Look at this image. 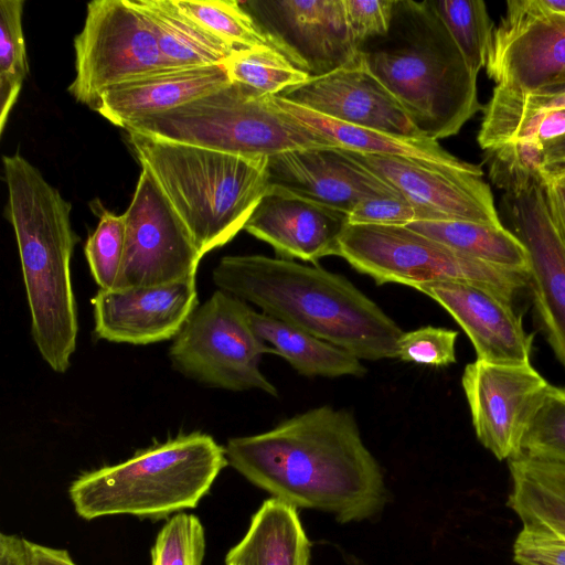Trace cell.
<instances>
[{
  "mask_svg": "<svg viewBox=\"0 0 565 565\" xmlns=\"http://www.w3.org/2000/svg\"><path fill=\"white\" fill-rule=\"evenodd\" d=\"M501 205L527 252L536 324L565 369V244L551 216L544 184L504 193Z\"/></svg>",
  "mask_w": 565,
  "mask_h": 565,
  "instance_id": "9a60e30c",
  "label": "cell"
},
{
  "mask_svg": "<svg viewBox=\"0 0 565 565\" xmlns=\"http://www.w3.org/2000/svg\"><path fill=\"white\" fill-rule=\"evenodd\" d=\"M310 544L296 508L276 498L263 502L225 565H309Z\"/></svg>",
  "mask_w": 565,
  "mask_h": 565,
  "instance_id": "d4e9b609",
  "label": "cell"
},
{
  "mask_svg": "<svg viewBox=\"0 0 565 565\" xmlns=\"http://www.w3.org/2000/svg\"><path fill=\"white\" fill-rule=\"evenodd\" d=\"M407 227L484 263L529 270V256L524 245L503 225L441 220L414 222Z\"/></svg>",
  "mask_w": 565,
  "mask_h": 565,
  "instance_id": "83f0119b",
  "label": "cell"
},
{
  "mask_svg": "<svg viewBox=\"0 0 565 565\" xmlns=\"http://www.w3.org/2000/svg\"><path fill=\"white\" fill-rule=\"evenodd\" d=\"M513 559L520 565H565V542L522 529L513 544Z\"/></svg>",
  "mask_w": 565,
  "mask_h": 565,
  "instance_id": "60d3db41",
  "label": "cell"
},
{
  "mask_svg": "<svg viewBox=\"0 0 565 565\" xmlns=\"http://www.w3.org/2000/svg\"><path fill=\"white\" fill-rule=\"evenodd\" d=\"M0 565H28L25 539L15 534L1 533Z\"/></svg>",
  "mask_w": 565,
  "mask_h": 565,
  "instance_id": "ee69618b",
  "label": "cell"
},
{
  "mask_svg": "<svg viewBox=\"0 0 565 565\" xmlns=\"http://www.w3.org/2000/svg\"><path fill=\"white\" fill-rule=\"evenodd\" d=\"M142 169L153 178L202 256L232 241L268 190V158L127 132Z\"/></svg>",
  "mask_w": 565,
  "mask_h": 565,
  "instance_id": "5b68a950",
  "label": "cell"
},
{
  "mask_svg": "<svg viewBox=\"0 0 565 565\" xmlns=\"http://www.w3.org/2000/svg\"><path fill=\"white\" fill-rule=\"evenodd\" d=\"M253 328L273 350L305 376H363L367 370L352 353L264 312L249 311Z\"/></svg>",
  "mask_w": 565,
  "mask_h": 565,
  "instance_id": "4316f807",
  "label": "cell"
},
{
  "mask_svg": "<svg viewBox=\"0 0 565 565\" xmlns=\"http://www.w3.org/2000/svg\"><path fill=\"white\" fill-rule=\"evenodd\" d=\"M439 303L470 339L477 360L531 363L533 333L526 332L514 307L472 285L424 282L413 287Z\"/></svg>",
  "mask_w": 565,
  "mask_h": 565,
  "instance_id": "44dd1931",
  "label": "cell"
},
{
  "mask_svg": "<svg viewBox=\"0 0 565 565\" xmlns=\"http://www.w3.org/2000/svg\"><path fill=\"white\" fill-rule=\"evenodd\" d=\"M457 338V331L433 326L403 332L396 358L435 367L448 366L456 362Z\"/></svg>",
  "mask_w": 565,
  "mask_h": 565,
  "instance_id": "8d00e7d4",
  "label": "cell"
},
{
  "mask_svg": "<svg viewBox=\"0 0 565 565\" xmlns=\"http://www.w3.org/2000/svg\"><path fill=\"white\" fill-rule=\"evenodd\" d=\"M268 184L349 215L362 201L403 196L347 150L335 147L294 150L268 158ZM404 198V196H403Z\"/></svg>",
  "mask_w": 565,
  "mask_h": 565,
  "instance_id": "ac0fdd59",
  "label": "cell"
},
{
  "mask_svg": "<svg viewBox=\"0 0 565 565\" xmlns=\"http://www.w3.org/2000/svg\"><path fill=\"white\" fill-rule=\"evenodd\" d=\"M558 167H562V168H564V169H565V163H564V164H562V166H558Z\"/></svg>",
  "mask_w": 565,
  "mask_h": 565,
  "instance_id": "7dc6e473",
  "label": "cell"
},
{
  "mask_svg": "<svg viewBox=\"0 0 565 565\" xmlns=\"http://www.w3.org/2000/svg\"><path fill=\"white\" fill-rule=\"evenodd\" d=\"M278 96L350 125L402 136H422L397 99L360 56Z\"/></svg>",
  "mask_w": 565,
  "mask_h": 565,
  "instance_id": "d6986e66",
  "label": "cell"
},
{
  "mask_svg": "<svg viewBox=\"0 0 565 565\" xmlns=\"http://www.w3.org/2000/svg\"><path fill=\"white\" fill-rule=\"evenodd\" d=\"M508 466L507 505L520 518L522 529L565 542V465L519 454Z\"/></svg>",
  "mask_w": 565,
  "mask_h": 565,
  "instance_id": "cb8c5ba5",
  "label": "cell"
},
{
  "mask_svg": "<svg viewBox=\"0 0 565 565\" xmlns=\"http://www.w3.org/2000/svg\"><path fill=\"white\" fill-rule=\"evenodd\" d=\"M28 565H77L67 550L42 545L25 539Z\"/></svg>",
  "mask_w": 565,
  "mask_h": 565,
  "instance_id": "7bdbcfd3",
  "label": "cell"
},
{
  "mask_svg": "<svg viewBox=\"0 0 565 565\" xmlns=\"http://www.w3.org/2000/svg\"><path fill=\"white\" fill-rule=\"evenodd\" d=\"M377 285L411 288L456 281L481 288L519 310L530 300L529 270L501 267L461 254L407 226L348 224L338 255Z\"/></svg>",
  "mask_w": 565,
  "mask_h": 565,
  "instance_id": "ba28073f",
  "label": "cell"
},
{
  "mask_svg": "<svg viewBox=\"0 0 565 565\" xmlns=\"http://www.w3.org/2000/svg\"><path fill=\"white\" fill-rule=\"evenodd\" d=\"M23 0L0 1V134L28 75Z\"/></svg>",
  "mask_w": 565,
  "mask_h": 565,
  "instance_id": "1f68e13d",
  "label": "cell"
},
{
  "mask_svg": "<svg viewBox=\"0 0 565 565\" xmlns=\"http://www.w3.org/2000/svg\"><path fill=\"white\" fill-rule=\"evenodd\" d=\"M152 29L169 67L223 64L231 46L181 12L173 0H129Z\"/></svg>",
  "mask_w": 565,
  "mask_h": 565,
  "instance_id": "484cf974",
  "label": "cell"
},
{
  "mask_svg": "<svg viewBox=\"0 0 565 565\" xmlns=\"http://www.w3.org/2000/svg\"><path fill=\"white\" fill-rule=\"evenodd\" d=\"M124 129L249 157L270 158L287 151L334 147L279 108L274 96L233 81L178 108L132 121Z\"/></svg>",
  "mask_w": 565,
  "mask_h": 565,
  "instance_id": "52a82bcc",
  "label": "cell"
},
{
  "mask_svg": "<svg viewBox=\"0 0 565 565\" xmlns=\"http://www.w3.org/2000/svg\"><path fill=\"white\" fill-rule=\"evenodd\" d=\"M486 71L495 86L531 92L565 83V14L540 0H510L494 28Z\"/></svg>",
  "mask_w": 565,
  "mask_h": 565,
  "instance_id": "4fadbf2b",
  "label": "cell"
},
{
  "mask_svg": "<svg viewBox=\"0 0 565 565\" xmlns=\"http://www.w3.org/2000/svg\"><path fill=\"white\" fill-rule=\"evenodd\" d=\"M227 465L225 447L212 436L181 434L79 475L68 495L87 521L111 515L161 520L196 508Z\"/></svg>",
  "mask_w": 565,
  "mask_h": 565,
  "instance_id": "8992f818",
  "label": "cell"
},
{
  "mask_svg": "<svg viewBox=\"0 0 565 565\" xmlns=\"http://www.w3.org/2000/svg\"><path fill=\"white\" fill-rule=\"evenodd\" d=\"M241 3L269 45L310 77L331 73L359 56L347 23L343 0H249Z\"/></svg>",
  "mask_w": 565,
  "mask_h": 565,
  "instance_id": "7c38bea8",
  "label": "cell"
},
{
  "mask_svg": "<svg viewBox=\"0 0 565 565\" xmlns=\"http://www.w3.org/2000/svg\"><path fill=\"white\" fill-rule=\"evenodd\" d=\"M225 454L273 498L331 513L341 523L371 519L386 503L381 467L345 409L311 408L265 433L228 439Z\"/></svg>",
  "mask_w": 565,
  "mask_h": 565,
  "instance_id": "6da1fadb",
  "label": "cell"
},
{
  "mask_svg": "<svg viewBox=\"0 0 565 565\" xmlns=\"http://www.w3.org/2000/svg\"><path fill=\"white\" fill-rule=\"evenodd\" d=\"M347 23L356 47L387 33L395 0H343Z\"/></svg>",
  "mask_w": 565,
  "mask_h": 565,
  "instance_id": "ab89813d",
  "label": "cell"
},
{
  "mask_svg": "<svg viewBox=\"0 0 565 565\" xmlns=\"http://www.w3.org/2000/svg\"><path fill=\"white\" fill-rule=\"evenodd\" d=\"M544 193L551 216L565 244V169L551 168L544 183Z\"/></svg>",
  "mask_w": 565,
  "mask_h": 565,
  "instance_id": "b9f144b4",
  "label": "cell"
},
{
  "mask_svg": "<svg viewBox=\"0 0 565 565\" xmlns=\"http://www.w3.org/2000/svg\"><path fill=\"white\" fill-rule=\"evenodd\" d=\"M540 2L551 12L565 14V0H540Z\"/></svg>",
  "mask_w": 565,
  "mask_h": 565,
  "instance_id": "bcb514c9",
  "label": "cell"
},
{
  "mask_svg": "<svg viewBox=\"0 0 565 565\" xmlns=\"http://www.w3.org/2000/svg\"><path fill=\"white\" fill-rule=\"evenodd\" d=\"M358 53L422 136L457 135L483 108L477 77L430 0H395L386 34Z\"/></svg>",
  "mask_w": 565,
  "mask_h": 565,
  "instance_id": "3957f363",
  "label": "cell"
},
{
  "mask_svg": "<svg viewBox=\"0 0 565 565\" xmlns=\"http://www.w3.org/2000/svg\"><path fill=\"white\" fill-rule=\"evenodd\" d=\"M348 214L279 188L268 186L244 230L285 259L317 264L337 256Z\"/></svg>",
  "mask_w": 565,
  "mask_h": 565,
  "instance_id": "ffe728a7",
  "label": "cell"
},
{
  "mask_svg": "<svg viewBox=\"0 0 565 565\" xmlns=\"http://www.w3.org/2000/svg\"><path fill=\"white\" fill-rule=\"evenodd\" d=\"M122 215L124 255L111 290L161 286L195 277L203 256L161 189L142 168Z\"/></svg>",
  "mask_w": 565,
  "mask_h": 565,
  "instance_id": "8fae6325",
  "label": "cell"
},
{
  "mask_svg": "<svg viewBox=\"0 0 565 565\" xmlns=\"http://www.w3.org/2000/svg\"><path fill=\"white\" fill-rule=\"evenodd\" d=\"M347 151L407 201L425 210L430 221L503 225L491 189L482 179V170L468 171L406 158Z\"/></svg>",
  "mask_w": 565,
  "mask_h": 565,
  "instance_id": "2e32d148",
  "label": "cell"
},
{
  "mask_svg": "<svg viewBox=\"0 0 565 565\" xmlns=\"http://www.w3.org/2000/svg\"><path fill=\"white\" fill-rule=\"evenodd\" d=\"M565 109V83L552 84L531 92L493 87L483 114L516 115Z\"/></svg>",
  "mask_w": 565,
  "mask_h": 565,
  "instance_id": "74e56055",
  "label": "cell"
},
{
  "mask_svg": "<svg viewBox=\"0 0 565 565\" xmlns=\"http://www.w3.org/2000/svg\"><path fill=\"white\" fill-rule=\"evenodd\" d=\"M548 169L565 163V138L545 148Z\"/></svg>",
  "mask_w": 565,
  "mask_h": 565,
  "instance_id": "f6af8a7d",
  "label": "cell"
},
{
  "mask_svg": "<svg viewBox=\"0 0 565 565\" xmlns=\"http://www.w3.org/2000/svg\"><path fill=\"white\" fill-rule=\"evenodd\" d=\"M224 66L231 81L270 96H278L310 78L270 45L235 50Z\"/></svg>",
  "mask_w": 565,
  "mask_h": 565,
  "instance_id": "f1b7e54d",
  "label": "cell"
},
{
  "mask_svg": "<svg viewBox=\"0 0 565 565\" xmlns=\"http://www.w3.org/2000/svg\"><path fill=\"white\" fill-rule=\"evenodd\" d=\"M95 334L129 344L175 338L199 306L195 277L161 286L99 289L92 299Z\"/></svg>",
  "mask_w": 565,
  "mask_h": 565,
  "instance_id": "e0dca14e",
  "label": "cell"
},
{
  "mask_svg": "<svg viewBox=\"0 0 565 565\" xmlns=\"http://www.w3.org/2000/svg\"><path fill=\"white\" fill-rule=\"evenodd\" d=\"M489 178L504 193L544 184L550 172L545 148L533 140H515L488 150Z\"/></svg>",
  "mask_w": 565,
  "mask_h": 565,
  "instance_id": "d6a6232c",
  "label": "cell"
},
{
  "mask_svg": "<svg viewBox=\"0 0 565 565\" xmlns=\"http://www.w3.org/2000/svg\"><path fill=\"white\" fill-rule=\"evenodd\" d=\"M220 290L360 360L396 358L398 324L344 276L264 255H228L212 273Z\"/></svg>",
  "mask_w": 565,
  "mask_h": 565,
  "instance_id": "7a4b0ae2",
  "label": "cell"
},
{
  "mask_svg": "<svg viewBox=\"0 0 565 565\" xmlns=\"http://www.w3.org/2000/svg\"><path fill=\"white\" fill-rule=\"evenodd\" d=\"M11 223L21 260L34 343L57 373L71 366L78 321L71 259L78 241L72 204L19 153L3 156Z\"/></svg>",
  "mask_w": 565,
  "mask_h": 565,
  "instance_id": "277c9868",
  "label": "cell"
},
{
  "mask_svg": "<svg viewBox=\"0 0 565 565\" xmlns=\"http://www.w3.org/2000/svg\"><path fill=\"white\" fill-rule=\"evenodd\" d=\"M461 385L479 443L499 460L518 456L550 383L531 363L476 360L466 365Z\"/></svg>",
  "mask_w": 565,
  "mask_h": 565,
  "instance_id": "5bb4252c",
  "label": "cell"
},
{
  "mask_svg": "<svg viewBox=\"0 0 565 565\" xmlns=\"http://www.w3.org/2000/svg\"><path fill=\"white\" fill-rule=\"evenodd\" d=\"M250 309L228 292L214 291L174 338L169 351L173 367L207 386L278 396L259 369L263 354L273 350L253 328Z\"/></svg>",
  "mask_w": 565,
  "mask_h": 565,
  "instance_id": "9c48e42d",
  "label": "cell"
},
{
  "mask_svg": "<svg viewBox=\"0 0 565 565\" xmlns=\"http://www.w3.org/2000/svg\"><path fill=\"white\" fill-rule=\"evenodd\" d=\"M274 99L285 113L318 132L337 148L366 154L419 160L468 171L482 170L480 166L455 157L437 140L428 137L402 136L359 127L329 118L280 96H274Z\"/></svg>",
  "mask_w": 565,
  "mask_h": 565,
  "instance_id": "603a6c76",
  "label": "cell"
},
{
  "mask_svg": "<svg viewBox=\"0 0 565 565\" xmlns=\"http://www.w3.org/2000/svg\"><path fill=\"white\" fill-rule=\"evenodd\" d=\"M470 71L478 75L486 67L492 42L493 22L484 1L430 0Z\"/></svg>",
  "mask_w": 565,
  "mask_h": 565,
  "instance_id": "f546056e",
  "label": "cell"
},
{
  "mask_svg": "<svg viewBox=\"0 0 565 565\" xmlns=\"http://www.w3.org/2000/svg\"><path fill=\"white\" fill-rule=\"evenodd\" d=\"M228 82L224 63L160 68L109 88L95 109L113 125L125 128L195 100Z\"/></svg>",
  "mask_w": 565,
  "mask_h": 565,
  "instance_id": "7402d4cb",
  "label": "cell"
},
{
  "mask_svg": "<svg viewBox=\"0 0 565 565\" xmlns=\"http://www.w3.org/2000/svg\"><path fill=\"white\" fill-rule=\"evenodd\" d=\"M177 8L233 50L269 45L252 15L235 0H173Z\"/></svg>",
  "mask_w": 565,
  "mask_h": 565,
  "instance_id": "4dcf8cb0",
  "label": "cell"
},
{
  "mask_svg": "<svg viewBox=\"0 0 565 565\" xmlns=\"http://www.w3.org/2000/svg\"><path fill=\"white\" fill-rule=\"evenodd\" d=\"M125 246V218L110 211H103L95 231L88 236L84 253L94 280L99 289L115 286Z\"/></svg>",
  "mask_w": 565,
  "mask_h": 565,
  "instance_id": "d590c367",
  "label": "cell"
},
{
  "mask_svg": "<svg viewBox=\"0 0 565 565\" xmlns=\"http://www.w3.org/2000/svg\"><path fill=\"white\" fill-rule=\"evenodd\" d=\"M205 531L200 519L185 511L170 516L150 551L151 565H202Z\"/></svg>",
  "mask_w": 565,
  "mask_h": 565,
  "instance_id": "e575fe53",
  "label": "cell"
},
{
  "mask_svg": "<svg viewBox=\"0 0 565 565\" xmlns=\"http://www.w3.org/2000/svg\"><path fill=\"white\" fill-rule=\"evenodd\" d=\"M520 454L565 465V387L548 385L523 436Z\"/></svg>",
  "mask_w": 565,
  "mask_h": 565,
  "instance_id": "836d02e7",
  "label": "cell"
},
{
  "mask_svg": "<svg viewBox=\"0 0 565 565\" xmlns=\"http://www.w3.org/2000/svg\"><path fill=\"white\" fill-rule=\"evenodd\" d=\"M349 224L407 226L430 221L429 214L403 196H377L360 202L348 215Z\"/></svg>",
  "mask_w": 565,
  "mask_h": 565,
  "instance_id": "f35d334b",
  "label": "cell"
},
{
  "mask_svg": "<svg viewBox=\"0 0 565 565\" xmlns=\"http://www.w3.org/2000/svg\"><path fill=\"white\" fill-rule=\"evenodd\" d=\"M73 97L96 107L109 88L139 75L169 67L156 35L129 0H94L74 39Z\"/></svg>",
  "mask_w": 565,
  "mask_h": 565,
  "instance_id": "30bf717a",
  "label": "cell"
}]
</instances>
